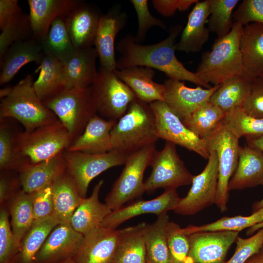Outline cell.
<instances>
[{
    "label": "cell",
    "instance_id": "cell-1",
    "mask_svg": "<svg viewBox=\"0 0 263 263\" xmlns=\"http://www.w3.org/2000/svg\"><path fill=\"white\" fill-rule=\"evenodd\" d=\"M183 30L181 25H174L169 30L168 36L155 44L142 45L135 41L134 37L126 35L117 42L116 48L120 54L116 60L117 69L143 66L157 69L169 78L188 81L205 88L210 85L201 80L188 70L176 57L175 41Z\"/></svg>",
    "mask_w": 263,
    "mask_h": 263
},
{
    "label": "cell",
    "instance_id": "cell-2",
    "mask_svg": "<svg viewBox=\"0 0 263 263\" xmlns=\"http://www.w3.org/2000/svg\"><path fill=\"white\" fill-rule=\"evenodd\" d=\"M113 149L127 155L159 139L155 116L149 104L137 97L111 132Z\"/></svg>",
    "mask_w": 263,
    "mask_h": 263
},
{
    "label": "cell",
    "instance_id": "cell-3",
    "mask_svg": "<svg viewBox=\"0 0 263 263\" xmlns=\"http://www.w3.org/2000/svg\"><path fill=\"white\" fill-rule=\"evenodd\" d=\"M243 25L234 22L231 31L215 40L211 51L205 52L195 72L204 82L219 85L241 75L242 67L240 39Z\"/></svg>",
    "mask_w": 263,
    "mask_h": 263
},
{
    "label": "cell",
    "instance_id": "cell-4",
    "mask_svg": "<svg viewBox=\"0 0 263 263\" xmlns=\"http://www.w3.org/2000/svg\"><path fill=\"white\" fill-rule=\"evenodd\" d=\"M34 82L32 75H27L12 87L8 96L0 100V119L17 120L26 132L58 120L37 95Z\"/></svg>",
    "mask_w": 263,
    "mask_h": 263
},
{
    "label": "cell",
    "instance_id": "cell-5",
    "mask_svg": "<svg viewBox=\"0 0 263 263\" xmlns=\"http://www.w3.org/2000/svg\"><path fill=\"white\" fill-rule=\"evenodd\" d=\"M18 153L29 164L49 160L66 150L72 138L59 120L31 132H17L14 137Z\"/></svg>",
    "mask_w": 263,
    "mask_h": 263
},
{
    "label": "cell",
    "instance_id": "cell-6",
    "mask_svg": "<svg viewBox=\"0 0 263 263\" xmlns=\"http://www.w3.org/2000/svg\"><path fill=\"white\" fill-rule=\"evenodd\" d=\"M43 102L65 127L73 143L83 133L90 120L97 114L90 87L66 89Z\"/></svg>",
    "mask_w": 263,
    "mask_h": 263
},
{
    "label": "cell",
    "instance_id": "cell-7",
    "mask_svg": "<svg viewBox=\"0 0 263 263\" xmlns=\"http://www.w3.org/2000/svg\"><path fill=\"white\" fill-rule=\"evenodd\" d=\"M90 87L97 114L106 119L117 120L136 98L115 70L110 71L102 66Z\"/></svg>",
    "mask_w": 263,
    "mask_h": 263
},
{
    "label": "cell",
    "instance_id": "cell-8",
    "mask_svg": "<svg viewBox=\"0 0 263 263\" xmlns=\"http://www.w3.org/2000/svg\"><path fill=\"white\" fill-rule=\"evenodd\" d=\"M203 139L209 152L215 150L217 154L219 173L215 204L221 212H224L227 209L228 183L238 165L241 147L239 139L223 120L213 132Z\"/></svg>",
    "mask_w": 263,
    "mask_h": 263
},
{
    "label": "cell",
    "instance_id": "cell-9",
    "mask_svg": "<svg viewBox=\"0 0 263 263\" xmlns=\"http://www.w3.org/2000/svg\"><path fill=\"white\" fill-rule=\"evenodd\" d=\"M155 144L146 146L128 155L123 170L105 198V204L112 210L123 207L145 190L143 181L146 169L156 151Z\"/></svg>",
    "mask_w": 263,
    "mask_h": 263
},
{
    "label": "cell",
    "instance_id": "cell-10",
    "mask_svg": "<svg viewBox=\"0 0 263 263\" xmlns=\"http://www.w3.org/2000/svg\"><path fill=\"white\" fill-rule=\"evenodd\" d=\"M63 156L67 171L80 196L85 198L92 180L110 168L124 164L128 155L113 149L99 154L65 150Z\"/></svg>",
    "mask_w": 263,
    "mask_h": 263
},
{
    "label": "cell",
    "instance_id": "cell-11",
    "mask_svg": "<svg viewBox=\"0 0 263 263\" xmlns=\"http://www.w3.org/2000/svg\"><path fill=\"white\" fill-rule=\"evenodd\" d=\"M175 146L166 141L163 149L153 154L150 164L152 171L144 182L145 191L151 192L160 188L176 189L191 184L194 175L185 166Z\"/></svg>",
    "mask_w": 263,
    "mask_h": 263
},
{
    "label": "cell",
    "instance_id": "cell-12",
    "mask_svg": "<svg viewBox=\"0 0 263 263\" xmlns=\"http://www.w3.org/2000/svg\"><path fill=\"white\" fill-rule=\"evenodd\" d=\"M149 104L155 116L159 139L184 147L208 159L210 153L205 140L187 128L165 101H156Z\"/></svg>",
    "mask_w": 263,
    "mask_h": 263
},
{
    "label": "cell",
    "instance_id": "cell-13",
    "mask_svg": "<svg viewBox=\"0 0 263 263\" xmlns=\"http://www.w3.org/2000/svg\"><path fill=\"white\" fill-rule=\"evenodd\" d=\"M203 170L194 175L186 196L180 198L173 211L183 215H191L215 203L218 182L219 164L217 152L209 151Z\"/></svg>",
    "mask_w": 263,
    "mask_h": 263
},
{
    "label": "cell",
    "instance_id": "cell-14",
    "mask_svg": "<svg viewBox=\"0 0 263 263\" xmlns=\"http://www.w3.org/2000/svg\"><path fill=\"white\" fill-rule=\"evenodd\" d=\"M239 232L201 231L189 235V250L184 263H225Z\"/></svg>",
    "mask_w": 263,
    "mask_h": 263
},
{
    "label": "cell",
    "instance_id": "cell-15",
    "mask_svg": "<svg viewBox=\"0 0 263 263\" xmlns=\"http://www.w3.org/2000/svg\"><path fill=\"white\" fill-rule=\"evenodd\" d=\"M127 20V13L121 10L119 5L113 6L100 17L94 45L101 66L107 70L117 69L115 40L117 35L126 25Z\"/></svg>",
    "mask_w": 263,
    "mask_h": 263
},
{
    "label": "cell",
    "instance_id": "cell-16",
    "mask_svg": "<svg viewBox=\"0 0 263 263\" xmlns=\"http://www.w3.org/2000/svg\"><path fill=\"white\" fill-rule=\"evenodd\" d=\"M164 101L181 119L190 115L204 103L209 101L220 85L209 88L186 86L181 81L168 78L164 83Z\"/></svg>",
    "mask_w": 263,
    "mask_h": 263
},
{
    "label": "cell",
    "instance_id": "cell-17",
    "mask_svg": "<svg viewBox=\"0 0 263 263\" xmlns=\"http://www.w3.org/2000/svg\"><path fill=\"white\" fill-rule=\"evenodd\" d=\"M119 230L97 227L84 235L72 258L75 263H112L117 248Z\"/></svg>",
    "mask_w": 263,
    "mask_h": 263
},
{
    "label": "cell",
    "instance_id": "cell-18",
    "mask_svg": "<svg viewBox=\"0 0 263 263\" xmlns=\"http://www.w3.org/2000/svg\"><path fill=\"white\" fill-rule=\"evenodd\" d=\"M180 198L176 189L165 190L160 196L150 200H141L112 210L102 222L100 226L116 229L121 224L134 217L144 214L159 216L173 210Z\"/></svg>",
    "mask_w": 263,
    "mask_h": 263
},
{
    "label": "cell",
    "instance_id": "cell-19",
    "mask_svg": "<svg viewBox=\"0 0 263 263\" xmlns=\"http://www.w3.org/2000/svg\"><path fill=\"white\" fill-rule=\"evenodd\" d=\"M84 235L70 224H59L51 232L36 258V263H56L73 258Z\"/></svg>",
    "mask_w": 263,
    "mask_h": 263
},
{
    "label": "cell",
    "instance_id": "cell-20",
    "mask_svg": "<svg viewBox=\"0 0 263 263\" xmlns=\"http://www.w3.org/2000/svg\"><path fill=\"white\" fill-rule=\"evenodd\" d=\"M101 15L95 6L80 1L66 17L67 29L76 49L89 48L94 45Z\"/></svg>",
    "mask_w": 263,
    "mask_h": 263
},
{
    "label": "cell",
    "instance_id": "cell-21",
    "mask_svg": "<svg viewBox=\"0 0 263 263\" xmlns=\"http://www.w3.org/2000/svg\"><path fill=\"white\" fill-rule=\"evenodd\" d=\"M77 0H28L29 17L33 38L41 42L46 37L52 22L66 17L80 2Z\"/></svg>",
    "mask_w": 263,
    "mask_h": 263
},
{
    "label": "cell",
    "instance_id": "cell-22",
    "mask_svg": "<svg viewBox=\"0 0 263 263\" xmlns=\"http://www.w3.org/2000/svg\"><path fill=\"white\" fill-rule=\"evenodd\" d=\"M242 67L241 75L253 82L263 75V24L243 26L240 39Z\"/></svg>",
    "mask_w": 263,
    "mask_h": 263
},
{
    "label": "cell",
    "instance_id": "cell-23",
    "mask_svg": "<svg viewBox=\"0 0 263 263\" xmlns=\"http://www.w3.org/2000/svg\"><path fill=\"white\" fill-rule=\"evenodd\" d=\"M210 15V1H198L190 12L180 40L175 45L176 50L186 53L200 51L207 42L209 30L205 24Z\"/></svg>",
    "mask_w": 263,
    "mask_h": 263
},
{
    "label": "cell",
    "instance_id": "cell-24",
    "mask_svg": "<svg viewBox=\"0 0 263 263\" xmlns=\"http://www.w3.org/2000/svg\"><path fill=\"white\" fill-rule=\"evenodd\" d=\"M41 42L31 38L12 44L0 60V85L8 83L25 65L31 62L39 64L43 57Z\"/></svg>",
    "mask_w": 263,
    "mask_h": 263
},
{
    "label": "cell",
    "instance_id": "cell-25",
    "mask_svg": "<svg viewBox=\"0 0 263 263\" xmlns=\"http://www.w3.org/2000/svg\"><path fill=\"white\" fill-rule=\"evenodd\" d=\"M117 120L105 119L97 114L89 121L83 133L66 150L70 151L103 153L113 150L111 132Z\"/></svg>",
    "mask_w": 263,
    "mask_h": 263
},
{
    "label": "cell",
    "instance_id": "cell-26",
    "mask_svg": "<svg viewBox=\"0 0 263 263\" xmlns=\"http://www.w3.org/2000/svg\"><path fill=\"white\" fill-rule=\"evenodd\" d=\"M67 169L63 152L46 161L30 164L19 173L21 189L30 193L52 185Z\"/></svg>",
    "mask_w": 263,
    "mask_h": 263
},
{
    "label": "cell",
    "instance_id": "cell-27",
    "mask_svg": "<svg viewBox=\"0 0 263 263\" xmlns=\"http://www.w3.org/2000/svg\"><path fill=\"white\" fill-rule=\"evenodd\" d=\"M115 72L140 100L148 104L156 101H164V85L153 80L155 74L153 69L132 66L116 69Z\"/></svg>",
    "mask_w": 263,
    "mask_h": 263
},
{
    "label": "cell",
    "instance_id": "cell-28",
    "mask_svg": "<svg viewBox=\"0 0 263 263\" xmlns=\"http://www.w3.org/2000/svg\"><path fill=\"white\" fill-rule=\"evenodd\" d=\"M263 184V152L247 145L241 147L238 165L228 183L229 191Z\"/></svg>",
    "mask_w": 263,
    "mask_h": 263
},
{
    "label": "cell",
    "instance_id": "cell-29",
    "mask_svg": "<svg viewBox=\"0 0 263 263\" xmlns=\"http://www.w3.org/2000/svg\"><path fill=\"white\" fill-rule=\"evenodd\" d=\"M98 55L95 48L76 49L62 63L67 82V89L86 88L91 86L97 72L96 60Z\"/></svg>",
    "mask_w": 263,
    "mask_h": 263
},
{
    "label": "cell",
    "instance_id": "cell-30",
    "mask_svg": "<svg viewBox=\"0 0 263 263\" xmlns=\"http://www.w3.org/2000/svg\"><path fill=\"white\" fill-rule=\"evenodd\" d=\"M103 183L104 180H101L95 185L90 196L83 198L72 217L71 226L83 235L100 226L104 218L112 211L106 204L99 200Z\"/></svg>",
    "mask_w": 263,
    "mask_h": 263
},
{
    "label": "cell",
    "instance_id": "cell-31",
    "mask_svg": "<svg viewBox=\"0 0 263 263\" xmlns=\"http://www.w3.org/2000/svg\"><path fill=\"white\" fill-rule=\"evenodd\" d=\"M38 79L34 82V90L44 102L67 89V82L62 63L55 57L44 54L37 71Z\"/></svg>",
    "mask_w": 263,
    "mask_h": 263
},
{
    "label": "cell",
    "instance_id": "cell-32",
    "mask_svg": "<svg viewBox=\"0 0 263 263\" xmlns=\"http://www.w3.org/2000/svg\"><path fill=\"white\" fill-rule=\"evenodd\" d=\"M52 189L54 214L59 224H70L83 198L67 169L53 183Z\"/></svg>",
    "mask_w": 263,
    "mask_h": 263
},
{
    "label": "cell",
    "instance_id": "cell-33",
    "mask_svg": "<svg viewBox=\"0 0 263 263\" xmlns=\"http://www.w3.org/2000/svg\"><path fill=\"white\" fill-rule=\"evenodd\" d=\"M146 224L119 230L118 242L112 263H147L144 238Z\"/></svg>",
    "mask_w": 263,
    "mask_h": 263
},
{
    "label": "cell",
    "instance_id": "cell-34",
    "mask_svg": "<svg viewBox=\"0 0 263 263\" xmlns=\"http://www.w3.org/2000/svg\"><path fill=\"white\" fill-rule=\"evenodd\" d=\"M59 224L54 214L47 218L35 221L22 239L13 263H36L37 253L51 232Z\"/></svg>",
    "mask_w": 263,
    "mask_h": 263
},
{
    "label": "cell",
    "instance_id": "cell-35",
    "mask_svg": "<svg viewBox=\"0 0 263 263\" xmlns=\"http://www.w3.org/2000/svg\"><path fill=\"white\" fill-rule=\"evenodd\" d=\"M169 221L167 213H164L157 216L152 224H146L144 238L147 263H171L166 235Z\"/></svg>",
    "mask_w": 263,
    "mask_h": 263
},
{
    "label": "cell",
    "instance_id": "cell-36",
    "mask_svg": "<svg viewBox=\"0 0 263 263\" xmlns=\"http://www.w3.org/2000/svg\"><path fill=\"white\" fill-rule=\"evenodd\" d=\"M252 83L241 75L233 77L220 84L209 101L225 113L242 107L250 94Z\"/></svg>",
    "mask_w": 263,
    "mask_h": 263
},
{
    "label": "cell",
    "instance_id": "cell-37",
    "mask_svg": "<svg viewBox=\"0 0 263 263\" xmlns=\"http://www.w3.org/2000/svg\"><path fill=\"white\" fill-rule=\"evenodd\" d=\"M65 18L60 17L52 22L46 38L41 42L43 53L62 63L76 50L68 33Z\"/></svg>",
    "mask_w": 263,
    "mask_h": 263
},
{
    "label": "cell",
    "instance_id": "cell-38",
    "mask_svg": "<svg viewBox=\"0 0 263 263\" xmlns=\"http://www.w3.org/2000/svg\"><path fill=\"white\" fill-rule=\"evenodd\" d=\"M8 209L13 234L20 245L22 239L35 221L30 193L21 189L9 201Z\"/></svg>",
    "mask_w": 263,
    "mask_h": 263
},
{
    "label": "cell",
    "instance_id": "cell-39",
    "mask_svg": "<svg viewBox=\"0 0 263 263\" xmlns=\"http://www.w3.org/2000/svg\"><path fill=\"white\" fill-rule=\"evenodd\" d=\"M225 116V113L208 101L182 120L191 131L203 139L216 129L224 120Z\"/></svg>",
    "mask_w": 263,
    "mask_h": 263
},
{
    "label": "cell",
    "instance_id": "cell-40",
    "mask_svg": "<svg viewBox=\"0 0 263 263\" xmlns=\"http://www.w3.org/2000/svg\"><path fill=\"white\" fill-rule=\"evenodd\" d=\"M262 221H263V208L252 213L249 216L224 217L211 223L199 226L190 225L182 228V230L188 235L201 231L240 232Z\"/></svg>",
    "mask_w": 263,
    "mask_h": 263
},
{
    "label": "cell",
    "instance_id": "cell-41",
    "mask_svg": "<svg viewBox=\"0 0 263 263\" xmlns=\"http://www.w3.org/2000/svg\"><path fill=\"white\" fill-rule=\"evenodd\" d=\"M5 120L0 119V169L19 172L30 164L17 151L14 142L17 132L12 130Z\"/></svg>",
    "mask_w": 263,
    "mask_h": 263
},
{
    "label": "cell",
    "instance_id": "cell-42",
    "mask_svg": "<svg viewBox=\"0 0 263 263\" xmlns=\"http://www.w3.org/2000/svg\"><path fill=\"white\" fill-rule=\"evenodd\" d=\"M210 15L207 20L210 32L218 38L227 35L231 30L234 22L233 14L239 0H209Z\"/></svg>",
    "mask_w": 263,
    "mask_h": 263
},
{
    "label": "cell",
    "instance_id": "cell-43",
    "mask_svg": "<svg viewBox=\"0 0 263 263\" xmlns=\"http://www.w3.org/2000/svg\"><path fill=\"white\" fill-rule=\"evenodd\" d=\"M0 30V60L13 43L34 38L29 15L22 12L8 21Z\"/></svg>",
    "mask_w": 263,
    "mask_h": 263
},
{
    "label": "cell",
    "instance_id": "cell-44",
    "mask_svg": "<svg viewBox=\"0 0 263 263\" xmlns=\"http://www.w3.org/2000/svg\"><path fill=\"white\" fill-rule=\"evenodd\" d=\"M224 121L239 139L263 134V118L250 115L241 107L225 113Z\"/></svg>",
    "mask_w": 263,
    "mask_h": 263
},
{
    "label": "cell",
    "instance_id": "cell-45",
    "mask_svg": "<svg viewBox=\"0 0 263 263\" xmlns=\"http://www.w3.org/2000/svg\"><path fill=\"white\" fill-rule=\"evenodd\" d=\"M8 209L1 206L0 211V263H13L20 245L13 234Z\"/></svg>",
    "mask_w": 263,
    "mask_h": 263
},
{
    "label": "cell",
    "instance_id": "cell-46",
    "mask_svg": "<svg viewBox=\"0 0 263 263\" xmlns=\"http://www.w3.org/2000/svg\"><path fill=\"white\" fill-rule=\"evenodd\" d=\"M166 235L171 263H184L189 250V235L179 225L169 221L166 226Z\"/></svg>",
    "mask_w": 263,
    "mask_h": 263
},
{
    "label": "cell",
    "instance_id": "cell-47",
    "mask_svg": "<svg viewBox=\"0 0 263 263\" xmlns=\"http://www.w3.org/2000/svg\"><path fill=\"white\" fill-rule=\"evenodd\" d=\"M130 2L137 17L138 28L136 34L134 37L136 42L140 43L143 41L148 31L152 27L167 29V26L163 21L153 17L150 13L147 0H131Z\"/></svg>",
    "mask_w": 263,
    "mask_h": 263
},
{
    "label": "cell",
    "instance_id": "cell-48",
    "mask_svg": "<svg viewBox=\"0 0 263 263\" xmlns=\"http://www.w3.org/2000/svg\"><path fill=\"white\" fill-rule=\"evenodd\" d=\"M235 251L225 263H244L257 252L263 245V228L247 238L238 236L236 240Z\"/></svg>",
    "mask_w": 263,
    "mask_h": 263
},
{
    "label": "cell",
    "instance_id": "cell-49",
    "mask_svg": "<svg viewBox=\"0 0 263 263\" xmlns=\"http://www.w3.org/2000/svg\"><path fill=\"white\" fill-rule=\"evenodd\" d=\"M234 22L243 26L250 22L263 24V0H244L233 14Z\"/></svg>",
    "mask_w": 263,
    "mask_h": 263
},
{
    "label": "cell",
    "instance_id": "cell-50",
    "mask_svg": "<svg viewBox=\"0 0 263 263\" xmlns=\"http://www.w3.org/2000/svg\"><path fill=\"white\" fill-rule=\"evenodd\" d=\"M52 184L30 193L35 221L43 220L54 214Z\"/></svg>",
    "mask_w": 263,
    "mask_h": 263
},
{
    "label": "cell",
    "instance_id": "cell-51",
    "mask_svg": "<svg viewBox=\"0 0 263 263\" xmlns=\"http://www.w3.org/2000/svg\"><path fill=\"white\" fill-rule=\"evenodd\" d=\"M241 108L250 115L263 118V75L252 82L250 94Z\"/></svg>",
    "mask_w": 263,
    "mask_h": 263
},
{
    "label": "cell",
    "instance_id": "cell-52",
    "mask_svg": "<svg viewBox=\"0 0 263 263\" xmlns=\"http://www.w3.org/2000/svg\"><path fill=\"white\" fill-rule=\"evenodd\" d=\"M19 173L14 170L0 171V203L4 205L9 201L21 189Z\"/></svg>",
    "mask_w": 263,
    "mask_h": 263
},
{
    "label": "cell",
    "instance_id": "cell-53",
    "mask_svg": "<svg viewBox=\"0 0 263 263\" xmlns=\"http://www.w3.org/2000/svg\"><path fill=\"white\" fill-rule=\"evenodd\" d=\"M22 12L17 0H0V29Z\"/></svg>",
    "mask_w": 263,
    "mask_h": 263
},
{
    "label": "cell",
    "instance_id": "cell-54",
    "mask_svg": "<svg viewBox=\"0 0 263 263\" xmlns=\"http://www.w3.org/2000/svg\"><path fill=\"white\" fill-rule=\"evenodd\" d=\"M180 0H152L153 8L161 15L170 17L178 10Z\"/></svg>",
    "mask_w": 263,
    "mask_h": 263
},
{
    "label": "cell",
    "instance_id": "cell-55",
    "mask_svg": "<svg viewBox=\"0 0 263 263\" xmlns=\"http://www.w3.org/2000/svg\"><path fill=\"white\" fill-rule=\"evenodd\" d=\"M247 146L263 152V134L246 137Z\"/></svg>",
    "mask_w": 263,
    "mask_h": 263
},
{
    "label": "cell",
    "instance_id": "cell-56",
    "mask_svg": "<svg viewBox=\"0 0 263 263\" xmlns=\"http://www.w3.org/2000/svg\"><path fill=\"white\" fill-rule=\"evenodd\" d=\"M244 263H263V245L257 252L251 256Z\"/></svg>",
    "mask_w": 263,
    "mask_h": 263
},
{
    "label": "cell",
    "instance_id": "cell-57",
    "mask_svg": "<svg viewBox=\"0 0 263 263\" xmlns=\"http://www.w3.org/2000/svg\"><path fill=\"white\" fill-rule=\"evenodd\" d=\"M198 1V0H180L178 10L181 12L185 11L188 10L192 5L196 4Z\"/></svg>",
    "mask_w": 263,
    "mask_h": 263
},
{
    "label": "cell",
    "instance_id": "cell-58",
    "mask_svg": "<svg viewBox=\"0 0 263 263\" xmlns=\"http://www.w3.org/2000/svg\"><path fill=\"white\" fill-rule=\"evenodd\" d=\"M262 228H263V221L247 228L246 231V235L248 236L253 235L255 232H257Z\"/></svg>",
    "mask_w": 263,
    "mask_h": 263
},
{
    "label": "cell",
    "instance_id": "cell-59",
    "mask_svg": "<svg viewBox=\"0 0 263 263\" xmlns=\"http://www.w3.org/2000/svg\"><path fill=\"white\" fill-rule=\"evenodd\" d=\"M262 208H263V198L261 200L253 203L252 206V213L256 212Z\"/></svg>",
    "mask_w": 263,
    "mask_h": 263
},
{
    "label": "cell",
    "instance_id": "cell-60",
    "mask_svg": "<svg viewBox=\"0 0 263 263\" xmlns=\"http://www.w3.org/2000/svg\"><path fill=\"white\" fill-rule=\"evenodd\" d=\"M12 87H6L0 90V100L8 96L11 92Z\"/></svg>",
    "mask_w": 263,
    "mask_h": 263
},
{
    "label": "cell",
    "instance_id": "cell-61",
    "mask_svg": "<svg viewBox=\"0 0 263 263\" xmlns=\"http://www.w3.org/2000/svg\"><path fill=\"white\" fill-rule=\"evenodd\" d=\"M56 263H75L72 258L67 259Z\"/></svg>",
    "mask_w": 263,
    "mask_h": 263
}]
</instances>
